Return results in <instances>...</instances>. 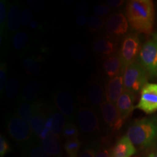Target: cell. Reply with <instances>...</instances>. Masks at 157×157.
Segmentation results:
<instances>
[{
  "label": "cell",
  "instance_id": "obj_3",
  "mask_svg": "<svg viewBox=\"0 0 157 157\" xmlns=\"http://www.w3.org/2000/svg\"><path fill=\"white\" fill-rule=\"evenodd\" d=\"M7 129L10 136L24 151L34 144L36 140L30 124L16 115L10 116L7 119Z\"/></svg>",
  "mask_w": 157,
  "mask_h": 157
},
{
  "label": "cell",
  "instance_id": "obj_38",
  "mask_svg": "<svg viewBox=\"0 0 157 157\" xmlns=\"http://www.w3.org/2000/svg\"><path fill=\"white\" fill-rule=\"evenodd\" d=\"M95 157H113L111 150L109 148H100L95 154Z\"/></svg>",
  "mask_w": 157,
  "mask_h": 157
},
{
  "label": "cell",
  "instance_id": "obj_7",
  "mask_svg": "<svg viewBox=\"0 0 157 157\" xmlns=\"http://www.w3.org/2000/svg\"><path fill=\"white\" fill-rule=\"evenodd\" d=\"M138 62L147 73L157 76V42L154 39L147 41L141 48Z\"/></svg>",
  "mask_w": 157,
  "mask_h": 157
},
{
  "label": "cell",
  "instance_id": "obj_16",
  "mask_svg": "<svg viewBox=\"0 0 157 157\" xmlns=\"http://www.w3.org/2000/svg\"><path fill=\"white\" fill-rule=\"evenodd\" d=\"M135 99L136 97L135 94L127 90H124L122 95L118 99L116 105L124 121L130 117L133 110L135 109L134 105Z\"/></svg>",
  "mask_w": 157,
  "mask_h": 157
},
{
  "label": "cell",
  "instance_id": "obj_25",
  "mask_svg": "<svg viewBox=\"0 0 157 157\" xmlns=\"http://www.w3.org/2000/svg\"><path fill=\"white\" fill-rule=\"evenodd\" d=\"M51 114L53 119V125L51 129V133L60 138L62 137L64 127L66 126V118L60 111H51Z\"/></svg>",
  "mask_w": 157,
  "mask_h": 157
},
{
  "label": "cell",
  "instance_id": "obj_14",
  "mask_svg": "<svg viewBox=\"0 0 157 157\" xmlns=\"http://www.w3.org/2000/svg\"><path fill=\"white\" fill-rule=\"evenodd\" d=\"M103 68L104 73L110 78L123 76L125 70L122 60L118 52L103 58Z\"/></svg>",
  "mask_w": 157,
  "mask_h": 157
},
{
  "label": "cell",
  "instance_id": "obj_32",
  "mask_svg": "<svg viewBox=\"0 0 157 157\" xmlns=\"http://www.w3.org/2000/svg\"><path fill=\"white\" fill-rule=\"evenodd\" d=\"M7 2L5 0H1L0 1V34L2 36L5 34L6 23H7Z\"/></svg>",
  "mask_w": 157,
  "mask_h": 157
},
{
  "label": "cell",
  "instance_id": "obj_4",
  "mask_svg": "<svg viewBox=\"0 0 157 157\" xmlns=\"http://www.w3.org/2000/svg\"><path fill=\"white\" fill-rule=\"evenodd\" d=\"M148 73L138 61L133 63L125 68L123 74L124 90L135 95L140 93L141 90L148 83Z\"/></svg>",
  "mask_w": 157,
  "mask_h": 157
},
{
  "label": "cell",
  "instance_id": "obj_5",
  "mask_svg": "<svg viewBox=\"0 0 157 157\" xmlns=\"http://www.w3.org/2000/svg\"><path fill=\"white\" fill-rule=\"evenodd\" d=\"M141 48L140 39L137 33H129L124 37L118 53L122 60L124 68L136 62Z\"/></svg>",
  "mask_w": 157,
  "mask_h": 157
},
{
  "label": "cell",
  "instance_id": "obj_2",
  "mask_svg": "<svg viewBox=\"0 0 157 157\" xmlns=\"http://www.w3.org/2000/svg\"><path fill=\"white\" fill-rule=\"evenodd\" d=\"M126 135L135 146L146 148L155 146L157 143V117L134 121L127 129Z\"/></svg>",
  "mask_w": 157,
  "mask_h": 157
},
{
  "label": "cell",
  "instance_id": "obj_33",
  "mask_svg": "<svg viewBox=\"0 0 157 157\" xmlns=\"http://www.w3.org/2000/svg\"><path fill=\"white\" fill-rule=\"evenodd\" d=\"M7 82V66L5 62L0 63V93L2 95Z\"/></svg>",
  "mask_w": 157,
  "mask_h": 157
},
{
  "label": "cell",
  "instance_id": "obj_45",
  "mask_svg": "<svg viewBox=\"0 0 157 157\" xmlns=\"http://www.w3.org/2000/svg\"></svg>",
  "mask_w": 157,
  "mask_h": 157
},
{
  "label": "cell",
  "instance_id": "obj_44",
  "mask_svg": "<svg viewBox=\"0 0 157 157\" xmlns=\"http://www.w3.org/2000/svg\"><path fill=\"white\" fill-rule=\"evenodd\" d=\"M155 154H156V156H157V151H156V152H155Z\"/></svg>",
  "mask_w": 157,
  "mask_h": 157
},
{
  "label": "cell",
  "instance_id": "obj_8",
  "mask_svg": "<svg viewBox=\"0 0 157 157\" xmlns=\"http://www.w3.org/2000/svg\"><path fill=\"white\" fill-rule=\"evenodd\" d=\"M135 109L146 114L157 111V84L147 83L140 91V99Z\"/></svg>",
  "mask_w": 157,
  "mask_h": 157
},
{
  "label": "cell",
  "instance_id": "obj_36",
  "mask_svg": "<svg viewBox=\"0 0 157 157\" xmlns=\"http://www.w3.org/2000/svg\"><path fill=\"white\" fill-rule=\"evenodd\" d=\"M10 151V146L5 136H0V157H4Z\"/></svg>",
  "mask_w": 157,
  "mask_h": 157
},
{
  "label": "cell",
  "instance_id": "obj_43",
  "mask_svg": "<svg viewBox=\"0 0 157 157\" xmlns=\"http://www.w3.org/2000/svg\"><path fill=\"white\" fill-rule=\"evenodd\" d=\"M148 157H157V156H156V154H155V152H152L148 155Z\"/></svg>",
  "mask_w": 157,
  "mask_h": 157
},
{
  "label": "cell",
  "instance_id": "obj_30",
  "mask_svg": "<svg viewBox=\"0 0 157 157\" xmlns=\"http://www.w3.org/2000/svg\"><path fill=\"white\" fill-rule=\"evenodd\" d=\"M87 28L92 32H97L105 28V19L97 16L90 15L87 17Z\"/></svg>",
  "mask_w": 157,
  "mask_h": 157
},
{
  "label": "cell",
  "instance_id": "obj_22",
  "mask_svg": "<svg viewBox=\"0 0 157 157\" xmlns=\"http://www.w3.org/2000/svg\"><path fill=\"white\" fill-rule=\"evenodd\" d=\"M48 113H48L47 111H45L44 108H42L35 113V115L32 117L29 122L33 134L36 139L39 138V135L44 128L45 122H46Z\"/></svg>",
  "mask_w": 157,
  "mask_h": 157
},
{
  "label": "cell",
  "instance_id": "obj_24",
  "mask_svg": "<svg viewBox=\"0 0 157 157\" xmlns=\"http://www.w3.org/2000/svg\"><path fill=\"white\" fill-rule=\"evenodd\" d=\"M20 93H21V90H20L18 80L15 76H12L7 80L5 90H4V94L5 97L10 101H13L16 98L18 99Z\"/></svg>",
  "mask_w": 157,
  "mask_h": 157
},
{
  "label": "cell",
  "instance_id": "obj_31",
  "mask_svg": "<svg viewBox=\"0 0 157 157\" xmlns=\"http://www.w3.org/2000/svg\"><path fill=\"white\" fill-rule=\"evenodd\" d=\"M25 153V157H51L45 151L41 143H34Z\"/></svg>",
  "mask_w": 157,
  "mask_h": 157
},
{
  "label": "cell",
  "instance_id": "obj_6",
  "mask_svg": "<svg viewBox=\"0 0 157 157\" xmlns=\"http://www.w3.org/2000/svg\"><path fill=\"white\" fill-rule=\"evenodd\" d=\"M77 123L79 130L87 135H95L100 131V121L95 110L88 106H82L77 113Z\"/></svg>",
  "mask_w": 157,
  "mask_h": 157
},
{
  "label": "cell",
  "instance_id": "obj_28",
  "mask_svg": "<svg viewBox=\"0 0 157 157\" xmlns=\"http://www.w3.org/2000/svg\"><path fill=\"white\" fill-rule=\"evenodd\" d=\"M78 135H79L78 127L73 121H68L66 124V126H65L63 131L62 137L68 140L78 138Z\"/></svg>",
  "mask_w": 157,
  "mask_h": 157
},
{
  "label": "cell",
  "instance_id": "obj_11",
  "mask_svg": "<svg viewBox=\"0 0 157 157\" xmlns=\"http://www.w3.org/2000/svg\"><path fill=\"white\" fill-rule=\"evenodd\" d=\"M129 23L126 15L119 12L112 14L105 21V31L107 35L119 37L125 35L129 29Z\"/></svg>",
  "mask_w": 157,
  "mask_h": 157
},
{
  "label": "cell",
  "instance_id": "obj_1",
  "mask_svg": "<svg viewBox=\"0 0 157 157\" xmlns=\"http://www.w3.org/2000/svg\"><path fill=\"white\" fill-rule=\"evenodd\" d=\"M125 13L129 26L133 31L146 35L153 32L155 8L151 0H131L127 2Z\"/></svg>",
  "mask_w": 157,
  "mask_h": 157
},
{
  "label": "cell",
  "instance_id": "obj_39",
  "mask_svg": "<svg viewBox=\"0 0 157 157\" xmlns=\"http://www.w3.org/2000/svg\"><path fill=\"white\" fill-rule=\"evenodd\" d=\"M106 2L111 8H118L124 3V1L123 0H108Z\"/></svg>",
  "mask_w": 157,
  "mask_h": 157
},
{
  "label": "cell",
  "instance_id": "obj_29",
  "mask_svg": "<svg viewBox=\"0 0 157 157\" xmlns=\"http://www.w3.org/2000/svg\"><path fill=\"white\" fill-rule=\"evenodd\" d=\"M70 52L72 58L77 61H84L87 58V50L80 43H74L71 46Z\"/></svg>",
  "mask_w": 157,
  "mask_h": 157
},
{
  "label": "cell",
  "instance_id": "obj_40",
  "mask_svg": "<svg viewBox=\"0 0 157 157\" xmlns=\"http://www.w3.org/2000/svg\"><path fill=\"white\" fill-rule=\"evenodd\" d=\"M76 23L79 26H84L85 24H87V17L84 15H78L76 17Z\"/></svg>",
  "mask_w": 157,
  "mask_h": 157
},
{
  "label": "cell",
  "instance_id": "obj_10",
  "mask_svg": "<svg viewBox=\"0 0 157 157\" xmlns=\"http://www.w3.org/2000/svg\"><path fill=\"white\" fill-rule=\"evenodd\" d=\"M54 102L58 111L72 121L75 113V105L73 96L66 89H60L54 95Z\"/></svg>",
  "mask_w": 157,
  "mask_h": 157
},
{
  "label": "cell",
  "instance_id": "obj_9",
  "mask_svg": "<svg viewBox=\"0 0 157 157\" xmlns=\"http://www.w3.org/2000/svg\"><path fill=\"white\" fill-rule=\"evenodd\" d=\"M100 108L103 122L108 128L113 132L119 130L122 127L124 121L121 118L116 104L111 103L105 100Z\"/></svg>",
  "mask_w": 157,
  "mask_h": 157
},
{
  "label": "cell",
  "instance_id": "obj_42",
  "mask_svg": "<svg viewBox=\"0 0 157 157\" xmlns=\"http://www.w3.org/2000/svg\"><path fill=\"white\" fill-rule=\"evenodd\" d=\"M153 39L157 42V32L154 33V35H153Z\"/></svg>",
  "mask_w": 157,
  "mask_h": 157
},
{
  "label": "cell",
  "instance_id": "obj_17",
  "mask_svg": "<svg viewBox=\"0 0 157 157\" xmlns=\"http://www.w3.org/2000/svg\"><path fill=\"white\" fill-rule=\"evenodd\" d=\"M42 89V84L36 80L26 82L21 90L18 98L20 103H31L36 101L39 92Z\"/></svg>",
  "mask_w": 157,
  "mask_h": 157
},
{
  "label": "cell",
  "instance_id": "obj_26",
  "mask_svg": "<svg viewBox=\"0 0 157 157\" xmlns=\"http://www.w3.org/2000/svg\"><path fill=\"white\" fill-rule=\"evenodd\" d=\"M29 35L24 31H19L12 39L13 48L17 52H23L26 49L29 44Z\"/></svg>",
  "mask_w": 157,
  "mask_h": 157
},
{
  "label": "cell",
  "instance_id": "obj_18",
  "mask_svg": "<svg viewBox=\"0 0 157 157\" xmlns=\"http://www.w3.org/2000/svg\"><path fill=\"white\" fill-rule=\"evenodd\" d=\"M43 105L42 103L37 101L31 103H20L15 109V115L29 123L35 113L42 109Z\"/></svg>",
  "mask_w": 157,
  "mask_h": 157
},
{
  "label": "cell",
  "instance_id": "obj_37",
  "mask_svg": "<svg viewBox=\"0 0 157 157\" xmlns=\"http://www.w3.org/2000/svg\"><path fill=\"white\" fill-rule=\"evenodd\" d=\"M96 149L93 145H88L82 148L78 157H95Z\"/></svg>",
  "mask_w": 157,
  "mask_h": 157
},
{
  "label": "cell",
  "instance_id": "obj_23",
  "mask_svg": "<svg viewBox=\"0 0 157 157\" xmlns=\"http://www.w3.org/2000/svg\"><path fill=\"white\" fill-rule=\"evenodd\" d=\"M23 67L27 74L31 76H36L42 71L41 63L37 57H26L23 61Z\"/></svg>",
  "mask_w": 157,
  "mask_h": 157
},
{
  "label": "cell",
  "instance_id": "obj_35",
  "mask_svg": "<svg viewBox=\"0 0 157 157\" xmlns=\"http://www.w3.org/2000/svg\"><path fill=\"white\" fill-rule=\"evenodd\" d=\"M111 7L108 5H105V4H102V5H98L95 6L93 9V12L95 16L102 17L107 16L111 12Z\"/></svg>",
  "mask_w": 157,
  "mask_h": 157
},
{
  "label": "cell",
  "instance_id": "obj_34",
  "mask_svg": "<svg viewBox=\"0 0 157 157\" xmlns=\"http://www.w3.org/2000/svg\"><path fill=\"white\" fill-rule=\"evenodd\" d=\"M33 17H34V15H33L32 11L28 8H23L21 10V26L25 27L29 26L31 21H33Z\"/></svg>",
  "mask_w": 157,
  "mask_h": 157
},
{
  "label": "cell",
  "instance_id": "obj_41",
  "mask_svg": "<svg viewBox=\"0 0 157 157\" xmlns=\"http://www.w3.org/2000/svg\"><path fill=\"white\" fill-rule=\"evenodd\" d=\"M29 27H30L31 29H38L39 27V23L36 20H33V21L31 22L30 24H29Z\"/></svg>",
  "mask_w": 157,
  "mask_h": 157
},
{
  "label": "cell",
  "instance_id": "obj_27",
  "mask_svg": "<svg viewBox=\"0 0 157 157\" xmlns=\"http://www.w3.org/2000/svg\"><path fill=\"white\" fill-rule=\"evenodd\" d=\"M81 146L82 142L78 138L66 140L64 143V149L68 157H78Z\"/></svg>",
  "mask_w": 157,
  "mask_h": 157
},
{
  "label": "cell",
  "instance_id": "obj_21",
  "mask_svg": "<svg viewBox=\"0 0 157 157\" xmlns=\"http://www.w3.org/2000/svg\"><path fill=\"white\" fill-rule=\"evenodd\" d=\"M60 139L50 132L46 138L40 141L43 148L51 157H61V146Z\"/></svg>",
  "mask_w": 157,
  "mask_h": 157
},
{
  "label": "cell",
  "instance_id": "obj_12",
  "mask_svg": "<svg viewBox=\"0 0 157 157\" xmlns=\"http://www.w3.org/2000/svg\"><path fill=\"white\" fill-rule=\"evenodd\" d=\"M117 47V37L110 35H103L98 37L93 44V50L99 55L103 56L104 58L118 52Z\"/></svg>",
  "mask_w": 157,
  "mask_h": 157
},
{
  "label": "cell",
  "instance_id": "obj_20",
  "mask_svg": "<svg viewBox=\"0 0 157 157\" xmlns=\"http://www.w3.org/2000/svg\"><path fill=\"white\" fill-rule=\"evenodd\" d=\"M113 157H132L136 153L135 145L127 135L121 137L111 149Z\"/></svg>",
  "mask_w": 157,
  "mask_h": 157
},
{
  "label": "cell",
  "instance_id": "obj_19",
  "mask_svg": "<svg viewBox=\"0 0 157 157\" xmlns=\"http://www.w3.org/2000/svg\"><path fill=\"white\" fill-rule=\"evenodd\" d=\"M87 97L93 106H101L105 101V88H103L99 80L93 79L90 82L88 85Z\"/></svg>",
  "mask_w": 157,
  "mask_h": 157
},
{
  "label": "cell",
  "instance_id": "obj_15",
  "mask_svg": "<svg viewBox=\"0 0 157 157\" xmlns=\"http://www.w3.org/2000/svg\"><path fill=\"white\" fill-rule=\"evenodd\" d=\"M124 91L123 76H118L109 78L105 84V101L116 104L119 97Z\"/></svg>",
  "mask_w": 157,
  "mask_h": 157
},
{
  "label": "cell",
  "instance_id": "obj_13",
  "mask_svg": "<svg viewBox=\"0 0 157 157\" xmlns=\"http://www.w3.org/2000/svg\"><path fill=\"white\" fill-rule=\"evenodd\" d=\"M21 9L17 3L14 2L10 5L7 12V23H6L5 34L7 37L14 36L20 31L21 26Z\"/></svg>",
  "mask_w": 157,
  "mask_h": 157
}]
</instances>
